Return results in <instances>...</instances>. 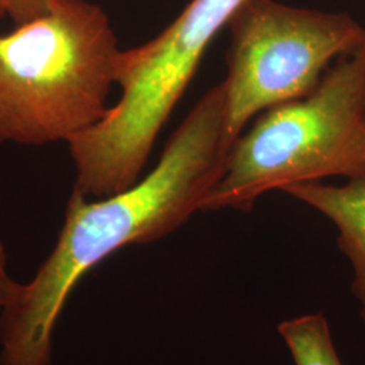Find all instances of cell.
<instances>
[{
    "label": "cell",
    "mask_w": 365,
    "mask_h": 365,
    "mask_svg": "<svg viewBox=\"0 0 365 365\" xmlns=\"http://www.w3.org/2000/svg\"><path fill=\"white\" fill-rule=\"evenodd\" d=\"M232 145L221 83L196 102L145 178L102 199L72 191L52 253L29 283H15L0 309V365H52L56 325L83 276L123 247L170 235L203 209Z\"/></svg>",
    "instance_id": "1"
},
{
    "label": "cell",
    "mask_w": 365,
    "mask_h": 365,
    "mask_svg": "<svg viewBox=\"0 0 365 365\" xmlns=\"http://www.w3.org/2000/svg\"><path fill=\"white\" fill-rule=\"evenodd\" d=\"M122 49L90 0H49V11L0 36V144L69 143L105 117Z\"/></svg>",
    "instance_id": "2"
},
{
    "label": "cell",
    "mask_w": 365,
    "mask_h": 365,
    "mask_svg": "<svg viewBox=\"0 0 365 365\" xmlns=\"http://www.w3.org/2000/svg\"><path fill=\"white\" fill-rule=\"evenodd\" d=\"M365 170V39L313 91L257 115L235 140L203 211H249L268 191Z\"/></svg>",
    "instance_id": "3"
},
{
    "label": "cell",
    "mask_w": 365,
    "mask_h": 365,
    "mask_svg": "<svg viewBox=\"0 0 365 365\" xmlns=\"http://www.w3.org/2000/svg\"><path fill=\"white\" fill-rule=\"evenodd\" d=\"M242 1L191 0L155 38L120 52L115 78L119 101L101 122L68 143L75 192L102 199L140 179L203 54Z\"/></svg>",
    "instance_id": "4"
},
{
    "label": "cell",
    "mask_w": 365,
    "mask_h": 365,
    "mask_svg": "<svg viewBox=\"0 0 365 365\" xmlns=\"http://www.w3.org/2000/svg\"><path fill=\"white\" fill-rule=\"evenodd\" d=\"M227 76L222 81L227 131L235 143L250 119L307 95L331 61L364 42L351 15L244 0L229 22Z\"/></svg>",
    "instance_id": "5"
},
{
    "label": "cell",
    "mask_w": 365,
    "mask_h": 365,
    "mask_svg": "<svg viewBox=\"0 0 365 365\" xmlns=\"http://www.w3.org/2000/svg\"><path fill=\"white\" fill-rule=\"evenodd\" d=\"M288 195L324 214L339 229V248L352 262V291L361 304L365 324V170L342 185L300 182L284 190Z\"/></svg>",
    "instance_id": "6"
},
{
    "label": "cell",
    "mask_w": 365,
    "mask_h": 365,
    "mask_svg": "<svg viewBox=\"0 0 365 365\" xmlns=\"http://www.w3.org/2000/svg\"><path fill=\"white\" fill-rule=\"evenodd\" d=\"M277 330L286 341L295 365H342L322 314L284 321Z\"/></svg>",
    "instance_id": "7"
},
{
    "label": "cell",
    "mask_w": 365,
    "mask_h": 365,
    "mask_svg": "<svg viewBox=\"0 0 365 365\" xmlns=\"http://www.w3.org/2000/svg\"><path fill=\"white\" fill-rule=\"evenodd\" d=\"M9 16L16 26L27 24L49 11V0H4Z\"/></svg>",
    "instance_id": "8"
},
{
    "label": "cell",
    "mask_w": 365,
    "mask_h": 365,
    "mask_svg": "<svg viewBox=\"0 0 365 365\" xmlns=\"http://www.w3.org/2000/svg\"><path fill=\"white\" fill-rule=\"evenodd\" d=\"M15 283L16 282H14L7 272V253L0 241V309L4 306L6 300L9 299Z\"/></svg>",
    "instance_id": "9"
},
{
    "label": "cell",
    "mask_w": 365,
    "mask_h": 365,
    "mask_svg": "<svg viewBox=\"0 0 365 365\" xmlns=\"http://www.w3.org/2000/svg\"><path fill=\"white\" fill-rule=\"evenodd\" d=\"M6 15H9L6 3H4V0H0V19H3Z\"/></svg>",
    "instance_id": "10"
}]
</instances>
